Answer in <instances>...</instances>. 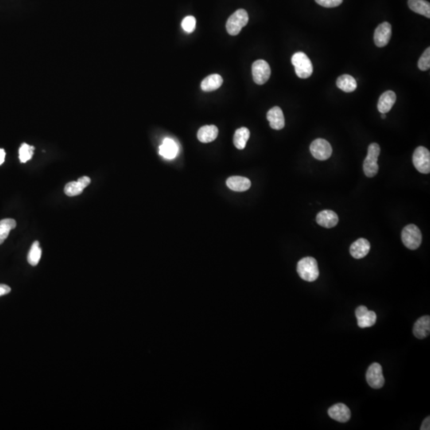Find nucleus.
Listing matches in <instances>:
<instances>
[{"label":"nucleus","instance_id":"f3484780","mask_svg":"<svg viewBox=\"0 0 430 430\" xmlns=\"http://www.w3.org/2000/svg\"><path fill=\"white\" fill-rule=\"evenodd\" d=\"M226 185L232 191L242 192L250 188L251 182L247 178L242 176H232L226 180Z\"/></svg>","mask_w":430,"mask_h":430},{"label":"nucleus","instance_id":"2eb2a0df","mask_svg":"<svg viewBox=\"0 0 430 430\" xmlns=\"http://www.w3.org/2000/svg\"><path fill=\"white\" fill-rule=\"evenodd\" d=\"M316 222L324 228L335 227L339 222V217L333 210H323L317 214Z\"/></svg>","mask_w":430,"mask_h":430},{"label":"nucleus","instance_id":"7ed1b4c3","mask_svg":"<svg viewBox=\"0 0 430 430\" xmlns=\"http://www.w3.org/2000/svg\"><path fill=\"white\" fill-rule=\"evenodd\" d=\"M292 64L293 65L296 75L302 79L309 78L313 72V67L309 58L303 52H297L292 57Z\"/></svg>","mask_w":430,"mask_h":430},{"label":"nucleus","instance_id":"2f4dec72","mask_svg":"<svg viewBox=\"0 0 430 430\" xmlns=\"http://www.w3.org/2000/svg\"><path fill=\"white\" fill-rule=\"evenodd\" d=\"M368 309L366 306H359V307H358V308H356V310H355V316H356L357 319H358V318L361 317L362 315H363L364 314L366 313Z\"/></svg>","mask_w":430,"mask_h":430},{"label":"nucleus","instance_id":"aec40b11","mask_svg":"<svg viewBox=\"0 0 430 430\" xmlns=\"http://www.w3.org/2000/svg\"><path fill=\"white\" fill-rule=\"evenodd\" d=\"M218 129L215 125H205L199 129L198 132V139L204 144L212 142L217 138Z\"/></svg>","mask_w":430,"mask_h":430},{"label":"nucleus","instance_id":"f03ea898","mask_svg":"<svg viewBox=\"0 0 430 430\" xmlns=\"http://www.w3.org/2000/svg\"><path fill=\"white\" fill-rule=\"evenodd\" d=\"M380 152L381 148L376 143H373L368 147L367 156L363 162V172L367 177H374L378 174V158Z\"/></svg>","mask_w":430,"mask_h":430},{"label":"nucleus","instance_id":"7c9ffc66","mask_svg":"<svg viewBox=\"0 0 430 430\" xmlns=\"http://www.w3.org/2000/svg\"><path fill=\"white\" fill-rule=\"evenodd\" d=\"M320 6L323 8H332L339 6L343 0H315Z\"/></svg>","mask_w":430,"mask_h":430},{"label":"nucleus","instance_id":"9b49d317","mask_svg":"<svg viewBox=\"0 0 430 430\" xmlns=\"http://www.w3.org/2000/svg\"><path fill=\"white\" fill-rule=\"evenodd\" d=\"M327 413L329 416L333 420L341 423L347 422L351 416L350 409L343 403H337L335 405L330 407Z\"/></svg>","mask_w":430,"mask_h":430},{"label":"nucleus","instance_id":"423d86ee","mask_svg":"<svg viewBox=\"0 0 430 430\" xmlns=\"http://www.w3.org/2000/svg\"><path fill=\"white\" fill-rule=\"evenodd\" d=\"M413 163L416 169L422 174L430 172V152L424 147L416 148L413 152Z\"/></svg>","mask_w":430,"mask_h":430},{"label":"nucleus","instance_id":"4be33fe9","mask_svg":"<svg viewBox=\"0 0 430 430\" xmlns=\"http://www.w3.org/2000/svg\"><path fill=\"white\" fill-rule=\"evenodd\" d=\"M409 8L416 14L421 15L424 17L430 18V4L425 0H409Z\"/></svg>","mask_w":430,"mask_h":430},{"label":"nucleus","instance_id":"72a5a7b5","mask_svg":"<svg viewBox=\"0 0 430 430\" xmlns=\"http://www.w3.org/2000/svg\"><path fill=\"white\" fill-rule=\"evenodd\" d=\"M430 417L428 416L426 418L424 419V421L422 422V424H421V427H420V429L421 430H429L430 429Z\"/></svg>","mask_w":430,"mask_h":430},{"label":"nucleus","instance_id":"473e14b6","mask_svg":"<svg viewBox=\"0 0 430 430\" xmlns=\"http://www.w3.org/2000/svg\"><path fill=\"white\" fill-rule=\"evenodd\" d=\"M11 290L12 289H11L10 287L8 286V285H6V284H0V296L10 293Z\"/></svg>","mask_w":430,"mask_h":430},{"label":"nucleus","instance_id":"393cba45","mask_svg":"<svg viewBox=\"0 0 430 430\" xmlns=\"http://www.w3.org/2000/svg\"><path fill=\"white\" fill-rule=\"evenodd\" d=\"M16 227V222L12 218L0 221V245L7 239L10 231Z\"/></svg>","mask_w":430,"mask_h":430},{"label":"nucleus","instance_id":"1a4fd4ad","mask_svg":"<svg viewBox=\"0 0 430 430\" xmlns=\"http://www.w3.org/2000/svg\"><path fill=\"white\" fill-rule=\"evenodd\" d=\"M252 74L256 84L264 85L270 78V67L265 61H256L252 66Z\"/></svg>","mask_w":430,"mask_h":430},{"label":"nucleus","instance_id":"c85d7f7f","mask_svg":"<svg viewBox=\"0 0 430 430\" xmlns=\"http://www.w3.org/2000/svg\"><path fill=\"white\" fill-rule=\"evenodd\" d=\"M418 68L422 71H426L430 68V48L428 47L418 61Z\"/></svg>","mask_w":430,"mask_h":430},{"label":"nucleus","instance_id":"a878e982","mask_svg":"<svg viewBox=\"0 0 430 430\" xmlns=\"http://www.w3.org/2000/svg\"><path fill=\"white\" fill-rule=\"evenodd\" d=\"M357 319H358V327L361 328L370 327L375 324L377 321V315L374 311L368 310L366 313Z\"/></svg>","mask_w":430,"mask_h":430},{"label":"nucleus","instance_id":"c756f323","mask_svg":"<svg viewBox=\"0 0 430 430\" xmlns=\"http://www.w3.org/2000/svg\"><path fill=\"white\" fill-rule=\"evenodd\" d=\"M196 27V20L194 16H187L182 21V28L187 33L194 32Z\"/></svg>","mask_w":430,"mask_h":430},{"label":"nucleus","instance_id":"412c9836","mask_svg":"<svg viewBox=\"0 0 430 430\" xmlns=\"http://www.w3.org/2000/svg\"><path fill=\"white\" fill-rule=\"evenodd\" d=\"M223 83V79L219 74H212L203 79L201 89L204 92H212L218 90Z\"/></svg>","mask_w":430,"mask_h":430},{"label":"nucleus","instance_id":"f704fd0d","mask_svg":"<svg viewBox=\"0 0 430 430\" xmlns=\"http://www.w3.org/2000/svg\"><path fill=\"white\" fill-rule=\"evenodd\" d=\"M5 156H6L5 151L0 148V165L4 164V160H5Z\"/></svg>","mask_w":430,"mask_h":430},{"label":"nucleus","instance_id":"b1692460","mask_svg":"<svg viewBox=\"0 0 430 430\" xmlns=\"http://www.w3.org/2000/svg\"><path fill=\"white\" fill-rule=\"evenodd\" d=\"M250 133L247 128H241L236 130L234 136V144L236 148L242 150L246 146V143L249 139Z\"/></svg>","mask_w":430,"mask_h":430},{"label":"nucleus","instance_id":"a211bd4d","mask_svg":"<svg viewBox=\"0 0 430 430\" xmlns=\"http://www.w3.org/2000/svg\"><path fill=\"white\" fill-rule=\"evenodd\" d=\"M396 98L397 97L394 92L389 90L383 93L378 100V111L381 113H387L388 112L390 111V109L395 104Z\"/></svg>","mask_w":430,"mask_h":430},{"label":"nucleus","instance_id":"f8f14e48","mask_svg":"<svg viewBox=\"0 0 430 430\" xmlns=\"http://www.w3.org/2000/svg\"><path fill=\"white\" fill-rule=\"evenodd\" d=\"M90 183L91 179L87 176H83L76 182H70L65 187V194L70 197L81 195L85 188L90 185Z\"/></svg>","mask_w":430,"mask_h":430},{"label":"nucleus","instance_id":"20e7f679","mask_svg":"<svg viewBox=\"0 0 430 430\" xmlns=\"http://www.w3.org/2000/svg\"><path fill=\"white\" fill-rule=\"evenodd\" d=\"M249 16L246 11L239 9L232 15L226 22V31L232 36L238 35L241 29L247 25Z\"/></svg>","mask_w":430,"mask_h":430},{"label":"nucleus","instance_id":"5701e85b","mask_svg":"<svg viewBox=\"0 0 430 430\" xmlns=\"http://www.w3.org/2000/svg\"><path fill=\"white\" fill-rule=\"evenodd\" d=\"M336 85L339 89L345 93H351L356 90V80L348 74H344L339 77L336 81Z\"/></svg>","mask_w":430,"mask_h":430},{"label":"nucleus","instance_id":"f257e3e1","mask_svg":"<svg viewBox=\"0 0 430 430\" xmlns=\"http://www.w3.org/2000/svg\"><path fill=\"white\" fill-rule=\"evenodd\" d=\"M296 269L300 278L308 282L315 281L319 276L317 261L313 257H307L302 258L297 263Z\"/></svg>","mask_w":430,"mask_h":430},{"label":"nucleus","instance_id":"bb28decb","mask_svg":"<svg viewBox=\"0 0 430 430\" xmlns=\"http://www.w3.org/2000/svg\"><path fill=\"white\" fill-rule=\"evenodd\" d=\"M41 256L42 249L40 248V245H39V242L35 241L33 245H32V248L30 249L29 253H28V262L32 266H36L40 261Z\"/></svg>","mask_w":430,"mask_h":430},{"label":"nucleus","instance_id":"0eeeda50","mask_svg":"<svg viewBox=\"0 0 430 430\" xmlns=\"http://www.w3.org/2000/svg\"><path fill=\"white\" fill-rule=\"evenodd\" d=\"M310 152L316 160H326L331 157L332 148L324 139H316L310 145Z\"/></svg>","mask_w":430,"mask_h":430},{"label":"nucleus","instance_id":"cd10ccee","mask_svg":"<svg viewBox=\"0 0 430 430\" xmlns=\"http://www.w3.org/2000/svg\"><path fill=\"white\" fill-rule=\"evenodd\" d=\"M35 148L28 144H22L20 149V159L22 163H26L32 159Z\"/></svg>","mask_w":430,"mask_h":430},{"label":"nucleus","instance_id":"39448f33","mask_svg":"<svg viewBox=\"0 0 430 430\" xmlns=\"http://www.w3.org/2000/svg\"><path fill=\"white\" fill-rule=\"evenodd\" d=\"M401 241L408 249L412 250L418 249L422 241V235L419 228L413 224L405 226L401 232Z\"/></svg>","mask_w":430,"mask_h":430},{"label":"nucleus","instance_id":"9d476101","mask_svg":"<svg viewBox=\"0 0 430 430\" xmlns=\"http://www.w3.org/2000/svg\"><path fill=\"white\" fill-rule=\"evenodd\" d=\"M391 34V25L387 22L378 25L374 32V40L375 45L378 47H385L389 43Z\"/></svg>","mask_w":430,"mask_h":430},{"label":"nucleus","instance_id":"4468645a","mask_svg":"<svg viewBox=\"0 0 430 430\" xmlns=\"http://www.w3.org/2000/svg\"><path fill=\"white\" fill-rule=\"evenodd\" d=\"M267 119L269 121L271 128L275 130L282 129L285 125L284 113L281 109L277 106L272 108L267 113Z\"/></svg>","mask_w":430,"mask_h":430},{"label":"nucleus","instance_id":"6e6552de","mask_svg":"<svg viewBox=\"0 0 430 430\" xmlns=\"http://www.w3.org/2000/svg\"><path fill=\"white\" fill-rule=\"evenodd\" d=\"M368 385L373 389H381L385 384V378L382 374V367L378 362L372 363L368 367L366 374Z\"/></svg>","mask_w":430,"mask_h":430},{"label":"nucleus","instance_id":"6ab92c4d","mask_svg":"<svg viewBox=\"0 0 430 430\" xmlns=\"http://www.w3.org/2000/svg\"><path fill=\"white\" fill-rule=\"evenodd\" d=\"M179 148L175 140L171 138H165L160 146V154L163 157L172 160L177 156Z\"/></svg>","mask_w":430,"mask_h":430},{"label":"nucleus","instance_id":"ddd939ff","mask_svg":"<svg viewBox=\"0 0 430 430\" xmlns=\"http://www.w3.org/2000/svg\"><path fill=\"white\" fill-rule=\"evenodd\" d=\"M370 249V242L365 238H359L350 245V255L355 259L363 258L367 255Z\"/></svg>","mask_w":430,"mask_h":430},{"label":"nucleus","instance_id":"dca6fc26","mask_svg":"<svg viewBox=\"0 0 430 430\" xmlns=\"http://www.w3.org/2000/svg\"><path fill=\"white\" fill-rule=\"evenodd\" d=\"M413 333L417 339H424L429 335L430 317L428 315H424L416 320L413 326Z\"/></svg>","mask_w":430,"mask_h":430},{"label":"nucleus","instance_id":"c9c22d12","mask_svg":"<svg viewBox=\"0 0 430 430\" xmlns=\"http://www.w3.org/2000/svg\"><path fill=\"white\" fill-rule=\"evenodd\" d=\"M385 117H386L385 113H381V118H382V119H385Z\"/></svg>","mask_w":430,"mask_h":430}]
</instances>
